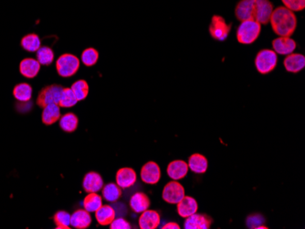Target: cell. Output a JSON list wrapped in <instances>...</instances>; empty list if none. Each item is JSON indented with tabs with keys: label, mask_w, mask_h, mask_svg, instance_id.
I'll use <instances>...</instances> for the list:
<instances>
[{
	"label": "cell",
	"mask_w": 305,
	"mask_h": 229,
	"mask_svg": "<svg viewBox=\"0 0 305 229\" xmlns=\"http://www.w3.org/2000/svg\"><path fill=\"white\" fill-rule=\"evenodd\" d=\"M283 6L293 12L303 11L305 8V0H281Z\"/></svg>",
	"instance_id": "obj_35"
},
{
	"label": "cell",
	"mask_w": 305,
	"mask_h": 229,
	"mask_svg": "<svg viewBox=\"0 0 305 229\" xmlns=\"http://www.w3.org/2000/svg\"><path fill=\"white\" fill-rule=\"evenodd\" d=\"M110 229H132V226L124 218L119 217V218H115V220L110 224Z\"/></svg>",
	"instance_id": "obj_37"
},
{
	"label": "cell",
	"mask_w": 305,
	"mask_h": 229,
	"mask_svg": "<svg viewBox=\"0 0 305 229\" xmlns=\"http://www.w3.org/2000/svg\"><path fill=\"white\" fill-rule=\"evenodd\" d=\"M54 52L49 47H41L37 51V60L39 64L49 66L53 62Z\"/></svg>",
	"instance_id": "obj_32"
},
{
	"label": "cell",
	"mask_w": 305,
	"mask_h": 229,
	"mask_svg": "<svg viewBox=\"0 0 305 229\" xmlns=\"http://www.w3.org/2000/svg\"><path fill=\"white\" fill-rule=\"evenodd\" d=\"M141 179L148 185H155L161 179V169L155 162H147L141 169Z\"/></svg>",
	"instance_id": "obj_9"
},
{
	"label": "cell",
	"mask_w": 305,
	"mask_h": 229,
	"mask_svg": "<svg viewBox=\"0 0 305 229\" xmlns=\"http://www.w3.org/2000/svg\"><path fill=\"white\" fill-rule=\"evenodd\" d=\"M161 222V217L158 212L154 210L144 211L141 213L138 223L141 229H157Z\"/></svg>",
	"instance_id": "obj_17"
},
{
	"label": "cell",
	"mask_w": 305,
	"mask_h": 229,
	"mask_svg": "<svg viewBox=\"0 0 305 229\" xmlns=\"http://www.w3.org/2000/svg\"><path fill=\"white\" fill-rule=\"evenodd\" d=\"M231 30V24H228L225 19L219 15H214L211 19L210 31L211 38L217 41H224L229 37Z\"/></svg>",
	"instance_id": "obj_6"
},
{
	"label": "cell",
	"mask_w": 305,
	"mask_h": 229,
	"mask_svg": "<svg viewBox=\"0 0 305 229\" xmlns=\"http://www.w3.org/2000/svg\"><path fill=\"white\" fill-rule=\"evenodd\" d=\"M116 217L115 209L109 204H102V206L95 212L97 222L101 226H110Z\"/></svg>",
	"instance_id": "obj_23"
},
{
	"label": "cell",
	"mask_w": 305,
	"mask_h": 229,
	"mask_svg": "<svg viewBox=\"0 0 305 229\" xmlns=\"http://www.w3.org/2000/svg\"><path fill=\"white\" fill-rule=\"evenodd\" d=\"M80 69V59L70 53L61 55L56 61L58 74L63 78H69L76 74Z\"/></svg>",
	"instance_id": "obj_4"
},
{
	"label": "cell",
	"mask_w": 305,
	"mask_h": 229,
	"mask_svg": "<svg viewBox=\"0 0 305 229\" xmlns=\"http://www.w3.org/2000/svg\"><path fill=\"white\" fill-rule=\"evenodd\" d=\"M184 196L185 195H184V186L176 180L168 182L165 185L162 193L163 199L166 203L171 204H178Z\"/></svg>",
	"instance_id": "obj_7"
},
{
	"label": "cell",
	"mask_w": 305,
	"mask_h": 229,
	"mask_svg": "<svg viewBox=\"0 0 305 229\" xmlns=\"http://www.w3.org/2000/svg\"><path fill=\"white\" fill-rule=\"evenodd\" d=\"M83 186L86 193H97L103 187V179L98 172H88L83 178Z\"/></svg>",
	"instance_id": "obj_16"
},
{
	"label": "cell",
	"mask_w": 305,
	"mask_h": 229,
	"mask_svg": "<svg viewBox=\"0 0 305 229\" xmlns=\"http://www.w3.org/2000/svg\"><path fill=\"white\" fill-rule=\"evenodd\" d=\"M150 199L145 193L137 192L130 198L129 205L134 213L141 214L144 211L147 210L150 206Z\"/></svg>",
	"instance_id": "obj_20"
},
{
	"label": "cell",
	"mask_w": 305,
	"mask_h": 229,
	"mask_svg": "<svg viewBox=\"0 0 305 229\" xmlns=\"http://www.w3.org/2000/svg\"><path fill=\"white\" fill-rule=\"evenodd\" d=\"M177 204L178 215L183 218L190 217L191 215L197 213L198 210L197 200L192 197L184 196Z\"/></svg>",
	"instance_id": "obj_18"
},
{
	"label": "cell",
	"mask_w": 305,
	"mask_h": 229,
	"mask_svg": "<svg viewBox=\"0 0 305 229\" xmlns=\"http://www.w3.org/2000/svg\"><path fill=\"white\" fill-rule=\"evenodd\" d=\"M265 222V218L260 214H253L247 217L246 225L248 229H257Z\"/></svg>",
	"instance_id": "obj_36"
},
{
	"label": "cell",
	"mask_w": 305,
	"mask_h": 229,
	"mask_svg": "<svg viewBox=\"0 0 305 229\" xmlns=\"http://www.w3.org/2000/svg\"><path fill=\"white\" fill-rule=\"evenodd\" d=\"M40 70V64L37 59L32 57H26L19 63V72L22 76L28 79H33L38 75Z\"/></svg>",
	"instance_id": "obj_19"
},
{
	"label": "cell",
	"mask_w": 305,
	"mask_h": 229,
	"mask_svg": "<svg viewBox=\"0 0 305 229\" xmlns=\"http://www.w3.org/2000/svg\"><path fill=\"white\" fill-rule=\"evenodd\" d=\"M270 22L279 37H292L297 28L296 15L284 6L274 8Z\"/></svg>",
	"instance_id": "obj_1"
},
{
	"label": "cell",
	"mask_w": 305,
	"mask_h": 229,
	"mask_svg": "<svg viewBox=\"0 0 305 229\" xmlns=\"http://www.w3.org/2000/svg\"><path fill=\"white\" fill-rule=\"evenodd\" d=\"M78 102L76 96L73 93L70 88H63L62 93L61 96V100L59 102V106L62 108H70L76 105Z\"/></svg>",
	"instance_id": "obj_31"
},
{
	"label": "cell",
	"mask_w": 305,
	"mask_h": 229,
	"mask_svg": "<svg viewBox=\"0 0 305 229\" xmlns=\"http://www.w3.org/2000/svg\"><path fill=\"white\" fill-rule=\"evenodd\" d=\"M116 184L122 189H126L135 184L137 175L133 168L123 167L116 172Z\"/></svg>",
	"instance_id": "obj_12"
},
{
	"label": "cell",
	"mask_w": 305,
	"mask_h": 229,
	"mask_svg": "<svg viewBox=\"0 0 305 229\" xmlns=\"http://www.w3.org/2000/svg\"><path fill=\"white\" fill-rule=\"evenodd\" d=\"M102 204V197L97 193H88L83 200V207L89 213H95Z\"/></svg>",
	"instance_id": "obj_27"
},
{
	"label": "cell",
	"mask_w": 305,
	"mask_h": 229,
	"mask_svg": "<svg viewBox=\"0 0 305 229\" xmlns=\"http://www.w3.org/2000/svg\"><path fill=\"white\" fill-rule=\"evenodd\" d=\"M274 9V4L270 0H255L254 20L261 25H267Z\"/></svg>",
	"instance_id": "obj_8"
},
{
	"label": "cell",
	"mask_w": 305,
	"mask_h": 229,
	"mask_svg": "<svg viewBox=\"0 0 305 229\" xmlns=\"http://www.w3.org/2000/svg\"><path fill=\"white\" fill-rule=\"evenodd\" d=\"M78 117L72 113H68L60 119V126L66 133H73L78 127Z\"/></svg>",
	"instance_id": "obj_28"
},
{
	"label": "cell",
	"mask_w": 305,
	"mask_h": 229,
	"mask_svg": "<svg viewBox=\"0 0 305 229\" xmlns=\"http://www.w3.org/2000/svg\"><path fill=\"white\" fill-rule=\"evenodd\" d=\"M102 190V198L111 203H115L122 197V188L117 184L109 183L103 185Z\"/></svg>",
	"instance_id": "obj_25"
},
{
	"label": "cell",
	"mask_w": 305,
	"mask_h": 229,
	"mask_svg": "<svg viewBox=\"0 0 305 229\" xmlns=\"http://www.w3.org/2000/svg\"><path fill=\"white\" fill-rule=\"evenodd\" d=\"M40 45L41 42L37 34H28L21 39V47L29 52H37Z\"/></svg>",
	"instance_id": "obj_29"
},
{
	"label": "cell",
	"mask_w": 305,
	"mask_h": 229,
	"mask_svg": "<svg viewBox=\"0 0 305 229\" xmlns=\"http://www.w3.org/2000/svg\"><path fill=\"white\" fill-rule=\"evenodd\" d=\"M162 229H180V226L178 223L175 222H168L165 224V226H163Z\"/></svg>",
	"instance_id": "obj_38"
},
{
	"label": "cell",
	"mask_w": 305,
	"mask_h": 229,
	"mask_svg": "<svg viewBox=\"0 0 305 229\" xmlns=\"http://www.w3.org/2000/svg\"><path fill=\"white\" fill-rule=\"evenodd\" d=\"M53 220L57 229H70V215L66 211H58L53 216Z\"/></svg>",
	"instance_id": "obj_33"
},
{
	"label": "cell",
	"mask_w": 305,
	"mask_h": 229,
	"mask_svg": "<svg viewBox=\"0 0 305 229\" xmlns=\"http://www.w3.org/2000/svg\"><path fill=\"white\" fill-rule=\"evenodd\" d=\"M61 107L56 103H51L45 106L41 114V120L45 125H52L57 122L61 115Z\"/></svg>",
	"instance_id": "obj_22"
},
{
	"label": "cell",
	"mask_w": 305,
	"mask_h": 229,
	"mask_svg": "<svg viewBox=\"0 0 305 229\" xmlns=\"http://www.w3.org/2000/svg\"><path fill=\"white\" fill-rule=\"evenodd\" d=\"M188 168L195 173H205L208 170V159L200 153H194L188 158Z\"/></svg>",
	"instance_id": "obj_24"
},
{
	"label": "cell",
	"mask_w": 305,
	"mask_h": 229,
	"mask_svg": "<svg viewBox=\"0 0 305 229\" xmlns=\"http://www.w3.org/2000/svg\"><path fill=\"white\" fill-rule=\"evenodd\" d=\"M70 89L76 96L78 102L83 101L84 99L87 98V96L89 94V85H88L87 82L84 80H79V81L75 82L71 85Z\"/></svg>",
	"instance_id": "obj_30"
},
{
	"label": "cell",
	"mask_w": 305,
	"mask_h": 229,
	"mask_svg": "<svg viewBox=\"0 0 305 229\" xmlns=\"http://www.w3.org/2000/svg\"><path fill=\"white\" fill-rule=\"evenodd\" d=\"M92 223V217L88 211L79 209L70 216V226L77 229H88Z\"/></svg>",
	"instance_id": "obj_21"
},
{
	"label": "cell",
	"mask_w": 305,
	"mask_h": 229,
	"mask_svg": "<svg viewBox=\"0 0 305 229\" xmlns=\"http://www.w3.org/2000/svg\"><path fill=\"white\" fill-rule=\"evenodd\" d=\"M212 223L213 219L210 216L195 213L185 218L184 228L185 229H209Z\"/></svg>",
	"instance_id": "obj_10"
},
{
	"label": "cell",
	"mask_w": 305,
	"mask_h": 229,
	"mask_svg": "<svg viewBox=\"0 0 305 229\" xmlns=\"http://www.w3.org/2000/svg\"><path fill=\"white\" fill-rule=\"evenodd\" d=\"M283 65L288 72L298 73L305 69V55L300 53H291L284 58Z\"/></svg>",
	"instance_id": "obj_15"
},
{
	"label": "cell",
	"mask_w": 305,
	"mask_h": 229,
	"mask_svg": "<svg viewBox=\"0 0 305 229\" xmlns=\"http://www.w3.org/2000/svg\"><path fill=\"white\" fill-rule=\"evenodd\" d=\"M297 47L295 40L291 37H279L273 41V48L276 54L289 55L293 53Z\"/></svg>",
	"instance_id": "obj_13"
},
{
	"label": "cell",
	"mask_w": 305,
	"mask_h": 229,
	"mask_svg": "<svg viewBox=\"0 0 305 229\" xmlns=\"http://www.w3.org/2000/svg\"><path fill=\"white\" fill-rule=\"evenodd\" d=\"M99 59V52L93 48H88L83 51L82 54V61L87 67L94 66Z\"/></svg>",
	"instance_id": "obj_34"
},
{
	"label": "cell",
	"mask_w": 305,
	"mask_h": 229,
	"mask_svg": "<svg viewBox=\"0 0 305 229\" xmlns=\"http://www.w3.org/2000/svg\"><path fill=\"white\" fill-rule=\"evenodd\" d=\"M13 95L19 102H30L31 99L32 87L28 83H19L14 87Z\"/></svg>",
	"instance_id": "obj_26"
},
{
	"label": "cell",
	"mask_w": 305,
	"mask_h": 229,
	"mask_svg": "<svg viewBox=\"0 0 305 229\" xmlns=\"http://www.w3.org/2000/svg\"><path fill=\"white\" fill-rule=\"evenodd\" d=\"M254 62L259 73L266 75L275 70L278 64V56L274 50H261L255 57Z\"/></svg>",
	"instance_id": "obj_3"
},
{
	"label": "cell",
	"mask_w": 305,
	"mask_h": 229,
	"mask_svg": "<svg viewBox=\"0 0 305 229\" xmlns=\"http://www.w3.org/2000/svg\"><path fill=\"white\" fill-rule=\"evenodd\" d=\"M261 32V25L254 19L241 22L237 29V40L242 45H250L258 39Z\"/></svg>",
	"instance_id": "obj_2"
},
{
	"label": "cell",
	"mask_w": 305,
	"mask_h": 229,
	"mask_svg": "<svg viewBox=\"0 0 305 229\" xmlns=\"http://www.w3.org/2000/svg\"><path fill=\"white\" fill-rule=\"evenodd\" d=\"M255 0H240L235 7V16L239 21L254 19Z\"/></svg>",
	"instance_id": "obj_11"
},
{
	"label": "cell",
	"mask_w": 305,
	"mask_h": 229,
	"mask_svg": "<svg viewBox=\"0 0 305 229\" xmlns=\"http://www.w3.org/2000/svg\"><path fill=\"white\" fill-rule=\"evenodd\" d=\"M62 90L63 87L59 84L46 86L38 93L37 104L42 109L51 103H56L59 105Z\"/></svg>",
	"instance_id": "obj_5"
},
{
	"label": "cell",
	"mask_w": 305,
	"mask_h": 229,
	"mask_svg": "<svg viewBox=\"0 0 305 229\" xmlns=\"http://www.w3.org/2000/svg\"><path fill=\"white\" fill-rule=\"evenodd\" d=\"M188 165L183 160H175L169 163L166 168V172L168 176L172 180H181L184 178L188 172Z\"/></svg>",
	"instance_id": "obj_14"
}]
</instances>
